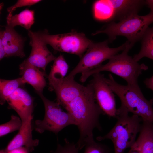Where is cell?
Masks as SVG:
<instances>
[{
  "label": "cell",
  "mask_w": 153,
  "mask_h": 153,
  "mask_svg": "<svg viewBox=\"0 0 153 153\" xmlns=\"http://www.w3.org/2000/svg\"><path fill=\"white\" fill-rule=\"evenodd\" d=\"M39 95L44 105L45 115L42 120L35 121L34 128L36 131L41 134L48 131L57 134L69 125L77 126V123L71 114L63 111L57 102L48 99L42 94Z\"/></svg>",
  "instance_id": "7"
},
{
  "label": "cell",
  "mask_w": 153,
  "mask_h": 153,
  "mask_svg": "<svg viewBox=\"0 0 153 153\" xmlns=\"http://www.w3.org/2000/svg\"><path fill=\"white\" fill-rule=\"evenodd\" d=\"M68 68L63 55L56 57L47 76L50 91H55L60 86L65 77Z\"/></svg>",
  "instance_id": "18"
},
{
  "label": "cell",
  "mask_w": 153,
  "mask_h": 153,
  "mask_svg": "<svg viewBox=\"0 0 153 153\" xmlns=\"http://www.w3.org/2000/svg\"><path fill=\"white\" fill-rule=\"evenodd\" d=\"M128 153H139L136 150H130Z\"/></svg>",
  "instance_id": "31"
},
{
  "label": "cell",
  "mask_w": 153,
  "mask_h": 153,
  "mask_svg": "<svg viewBox=\"0 0 153 153\" xmlns=\"http://www.w3.org/2000/svg\"><path fill=\"white\" fill-rule=\"evenodd\" d=\"M141 47L134 59L138 62L141 58L147 57L153 60V26L148 27L141 39Z\"/></svg>",
  "instance_id": "20"
},
{
  "label": "cell",
  "mask_w": 153,
  "mask_h": 153,
  "mask_svg": "<svg viewBox=\"0 0 153 153\" xmlns=\"http://www.w3.org/2000/svg\"><path fill=\"white\" fill-rule=\"evenodd\" d=\"M144 83L147 88L153 91V75L151 77L146 79L144 81Z\"/></svg>",
  "instance_id": "27"
},
{
  "label": "cell",
  "mask_w": 153,
  "mask_h": 153,
  "mask_svg": "<svg viewBox=\"0 0 153 153\" xmlns=\"http://www.w3.org/2000/svg\"><path fill=\"white\" fill-rule=\"evenodd\" d=\"M65 143L63 145L58 144L56 150L52 153H79L76 145L74 143L65 139Z\"/></svg>",
  "instance_id": "25"
},
{
  "label": "cell",
  "mask_w": 153,
  "mask_h": 153,
  "mask_svg": "<svg viewBox=\"0 0 153 153\" xmlns=\"http://www.w3.org/2000/svg\"><path fill=\"white\" fill-rule=\"evenodd\" d=\"M153 23V13L150 12L147 14L140 16L137 14L131 16L117 23L112 22L107 25L103 29L93 33L95 35L105 33L112 42L118 36L126 38L132 47L135 44L141 40L149 25Z\"/></svg>",
  "instance_id": "5"
},
{
  "label": "cell",
  "mask_w": 153,
  "mask_h": 153,
  "mask_svg": "<svg viewBox=\"0 0 153 153\" xmlns=\"http://www.w3.org/2000/svg\"><path fill=\"white\" fill-rule=\"evenodd\" d=\"M0 31V40L3 46L6 57L25 56L24 50V40L14 30L7 25Z\"/></svg>",
  "instance_id": "12"
},
{
  "label": "cell",
  "mask_w": 153,
  "mask_h": 153,
  "mask_svg": "<svg viewBox=\"0 0 153 153\" xmlns=\"http://www.w3.org/2000/svg\"><path fill=\"white\" fill-rule=\"evenodd\" d=\"M8 107L14 110L25 122L32 116L34 99L25 89L20 87L16 90L6 100Z\"/></svg>",
  "instance_id": "11"
},
{
  "label": "cell",
  "mask_w": 153,
  "mask_h": 153,
  "mask_svg": "<svg viewBox=\"0 0 153 153\" xmlns=\"http://www.w3.org/2000/svg\"><path fill=\"white\" fill-rule=\"evenodd\" d=\"M22 123L20 117L12 115L10 120L0 126V136L2 137L21 128Z\"/></svg>",
  "instance_id": "23"
},
{
  "label": "cell",
  "mask_w": 153,
  "mask_h": 153,
  "mask_svg": "<svg viewBox=\"0 0 153 153\" xmlns=\"http://www.w3.org/2000/svg\"><path fill=\"white\" fill-rule=\"evenodd\" d=\"M0 153H8L5 151L4 150H2L0 151Z\"/></svg>",
  "instance_id": "32"
},
{
  "label": "cell",
  "mask_w": 153,
  "mask_h": 153,
  "mask_svg": "<svg viewBox=\"0 0 153 153\" xmlns=\"http://www.w3.org/2000/svg\"><path fill=\"white\" fill-rule=\"evenodd\" d=\"M32 116L26 121L23 122L22 126L17 134L8 144L4 150L8 152L22 147H25L30 152L33 151L39 143L37 139L32 138Z\"/></svg>",
  "instance_id": "13"
},
{
  "label": "cell",
  "mask_w": 153,
  "mask_h": 153,
  "mask_svg": "<svg viewBox=\"0 0 153 153\" xmlns=\"http://www.w3.org/2000/svg\"><path fill=\"white\" fill-rule=\"evenodd\" d=\"M84 153H111L110 150L106 145L97 143L94 139L85 143Z\"/></svg>",
  "instance_id": "24"
},
{
  "label": "cell",
  "mask_w": 153,
  "mask_h": 153,
  "mask_svg": "<svg viewBox=\"0 0 153 153\" xmlns=\"http://www.w3.org/2000/svg\"><path fill=\"white\" fill-rule=\"evenodd\" d=\"M130 150L139 153H153V124L143 120L138 138Z\"/></svg>",
  "instance_id": "17"
},
{
  "label": "cell",
  "mask_w": 153,
  "mask_h": 153,
  "mask_svg": "<svg viewBox=\"0 0 153 153\" xmlns=\"http://www.w3.org/2000/svg\"><path fill=\"white\" fill-rule=\"evenodd\" d=\"M20 75L24 82L30 84L39 95L46 86V74L35 67L23 61L19 65Z\"/></svg>",
  "instance_id": "14"
},
{
  "label": "cell",
  "mask_w": 153,
  "mask_h": 153,
  "mask_svg": "<svg viewBox=\"0 0 153 153\" xmlns=\"http://www.w3.org/2000/svg\"><path fill=\"white\" fill-rule=\"evenodd\" d=\"M84 86L76 82L74 78L66 76L60 86L54 91L56 102L64 108L80 94Z\"/></svg>",
  "instance_id": "15"
},
{
  "label": "cell",
  "mask_w": 153,
  "mask_h": 153,
  "mask_svg": "<svg viewBox=\"0 0 153 153\" xmlns=\"http://www.w3.org/2000/svg\"><path fill=\"white\" fill-rule=\"evenodd\" d=\"M92 75L93 78L90 82L97 103L104 114L116 117L117 109L114 92L107 82L104 75L99 73Z\"/></svg>",
  "instance_id": "9"
},
{
  "label": "cell",
  "mask_w": 153,
  "mask_h": 153,
  "mask_svg": "<svg viewBox=\"0 0 153 153\" xmlns=\"http://www.w3.org/2000/svg\"><path fill=\"white\" fill-rule=\"evenodd\" d=\"M113 8L114 20L119 21L133 15L137 14L145 4L142 0H109Z\"/></svg>",
  "instance_id": "16"
},
{
  "label": "cell",
  "mask_w": 153,
  "mask_h": 153,
  "mask_svg": "<svg viewBox=\"0 0 153 153\" xmlns=\"http://www.w3.org/2000/svg\"><path fill=\"white\" fill-rule=\"evenodd\" d=\"M6 25L14 28L20 26L29 30L34 22V11L26 8L19 14L7 16Z\"/></svg>",
  "instance_id": "19"
},
{
  "label": "cell",
  "mask_w": 153,
  "mask_h": 153,
  "mask_svg": "<svg viewBox=\"0 0 153 153\" xmlns=\"http://www.w3.org/2000/svg\"><path fill=\"white\" fill-rule=\"evenodd\" d=\"M40 0H18L14 5L8 8L7 10L8 12L7 16L10 17L12 15V13L18 8L26 6H31L40 1Z\"/></svg>",
  "instance_id": "26"
},
{
  "label": "cell",
  "mask_w": 153,
  "mask_h": 153,
  "mask_svg": "<svg viewBox=\"0 0 153 153\" xmlns=\"http://www.w3.org/2000/svg\"><path fill=\"white\" fill-rule=\"evenodd\" d=\"M38 37L55 51L65 52L81 58L93 42L83 33L76 31L50 35L46 30L35 32Z\"/></svg>",
  "instance_id": "6"
},
{
  "label": "cell",
  "mask_w": 153,
  "mask_h": 153,
  "mask_svg": "<svg viewBox=\"0 0 153 153\" xmlns=\"http://www.w3.org/2000/svg\"><path fill=\"white\" fill-rule=\"evenodd\" d=\"M106 80L113 92L119 98L121 105L129 112L153 124V99L147 100L140 87L118 84L111 74L109 75L108 78H106Z\"/></svg>",
  "instance_id": "4"
},
{
  "label": "cell",
  "mask_w": 153,
  "mask_h": 153,
  "mask_svg": "<svg viewBox=\"0 0 153 153\" xmlns=\"http://www.w3.org/2000/svg\"><path fill=\"white\" fill-rule=\"evenodd\" d=\"M145 4L146 5L150 8V12L153 13V0L145 1Z\"/></svg>",
  "instance_id": "30"
},
{
  "label": "cell",
  "mask_w": 153,
  "mask_h": 153,
  "mask_svg": "<svg viewBox=\"0 0 153 153\" xmlns=\"http://www.w3.org/2000/svg\"><path fill=\"white\" fill-rule=\"evenodd\" d=\"M64 108L77 123L79 137L76 146L80 150L84 147L87 141L94 139L93 131L95 128L101 129L99 119L104 113L95 100L92 83L84 86L79 95Z\"/></svg>",
  "instance_id": "1"
},
{
  "label": "cell",
  "mask_w": 153,
  "mask_h": 153,
  "mask_svg": "<svg viewBox=\"0 0 153 153\" xmlns=\"http://www.w3.org/2000/svg\"><path fill=\"white\" fill-rule=\"evenodd\" d=\"M108 42V40L98 43L93 42L80 58L77 65L66 77L69 78H74L78 73L89 71L99 66L104 61L123 51L128 42L127 41L121 46L114 48L109 47Z\"/></svg>",
  "instance_id": "8"
},
{
  "label": "cell",
  "mask_w": 153,
  "mask_h": 153,
  "mask_svg": "<svg viewBox=\"0 0 153 153\" xmlns=\"http://www.w3.org/2000/svg\"><path fill=\"white\" fill-rule=\"evenodd\" d=\"M6 57V54L3 46L2 42L0 40V60H1L4 58Z\"/></svg>",
  "instance_id": "29"
},
{
  "label": "cell",
  "mask_w": 153,
  "mask_h": 153,
  "mask_svg": "<svg viewBox=\"0 0 153 153\" xmlns=\"http://www.w3.org/2000/svg\"><path fill=\"white\" fill-rule=\"evenodd\" d=\"M127 41V45L121 54L111 57L106 64L101 65L95 69L81 73L80 81L84 83L94 74L106 71L121 77L129 86L139 87L138 84V77L143 71L148 69V67L143 63L139 64L133 58L128 55L129 51L132 47Z\"/></svg>",
  "instance_id": "2"
},
{
  "label": "cell",
  "mask_w": 153,
  "mask_h": 153,
  "mask_svg": "<svg viewBox=\"0 0 153 153\" xmlns=\"http://www.w3.org/2000/svg\"><path fill=\"white\" fill-rule=\"evenodd\" d=\"M95 18L100 21L114 20L113 8L109 0H99L94 3L93 7Z\"/></svg>",
  "instance_id": "22"
},
{
  "label": "cell",
  "mask_w": 153,
  "mask_h": 153,
  "mask_svg": "<svg viewBox=\"0 0 153 153\" xmlns=\"http://www.w3.org/2000/svg\"><path fill=\"white\" fill-rule=\"evenodd\" d=\"M22 77L13 80L0 79V103L4 104L16 90L25 85Z\"/></svg>",
  "instance_id": "21"
},
{
  "label": "cell",
  "mask_w": 153,
  "mask_h": 153,
  "mask_svg": "<svg viewBox=\"0 0 153 153\" xmlns=\"http://www.w3.org/2000/svg\"><path fill=\"white\" fill-rule=\"evenodd\" d=\"M30 45L32 47L30 54L24 61L39 69L45 74L48 65L56 58L49 50L47 44L40 39L35 32L28 31Z\"/></svg>",
  "instance_id": "10"
},
{
  "label": "cell",
  "mask_w": 153,
  "mask_h": 153,
  "mask_svg": "<svg viewBox=\"0 0 153 153\" xmlns=\"http://www.w3.org/2000/svg\"><path fill=\"white\" fill-rule=\"evenodd\" d=\"M129 111L121 105L117 109V121L110 131L106 135L96 138L98 141L110 139L114 146V153H123L127 148L135 143L139 132L143 119L134 114L129 115Z\"/></svg>",
  "instance_id": "3"
},
{
  "label": "cell",
  "mask_w": 153,
  "mask_h": 153,
  "mask_svg": "<svg viewBox=\"0 0 153 153\" xmlns=\"http://www.w3.org/2000/svg\"><path fill=\"white\" fill-rule=\"evenodd\" d=\"M29 152L25 147H22L19 148L11 151L8 153H29Z\"/></svg>",
  "instance_id": "28"
}]
</instances>
